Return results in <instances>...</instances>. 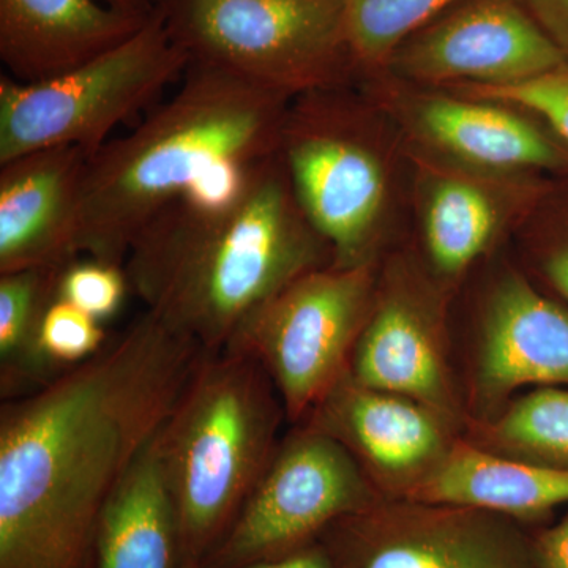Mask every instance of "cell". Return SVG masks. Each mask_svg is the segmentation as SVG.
Listing matches in <instances>:
<instances>
[{"label": "cell", "mask_w": 568, "mask_h": 568, "mask_svg": "<svg viewBox=\"0 0 568 568\" xmlns=\"http://www.w3.org/2000/svg\"><path fill=\"white\" fill-rule=\"evenodd\" d=\"M287 420L263 366L242 351H205L156 444L178 511L181 556L203 562L264 476Z\"/></svg>", "instance_id": "obj_5"}, {"label": "cell", "mask_w": 568, "mask_h": 568, "mask_svg": "<svg viewBox=\"0 0 568 568\" xmlns=\"http://www.w3.org/2000/svg\"><path fill=\"white\" fill-rule=\"evenodd\" d=\"M297 425L342 444L387 499L413 496L458 443L462 426L416 399L362 386L349 373Z\"/></svg>", "instance_id": "obj_16"}, {"label": "cell", "mask_w": 568, "mask_h": 568, "mask_svg": "<svg viewBox=\"0 0 568 568\" xmlns=\"http://www.w3.org/2000/svg\"><path fill=\"white\" fill-rule=\"evenodd\" d=\"M457 0H345L358 80L383 69L399 41Z\"/></svg>", "instance_id": "obj_23"}, {"label": "cell", "mask_w": 568, "mask_h": 568, "mask_svg": "<svg viewBox=\"0 0 568 568\" xmlns=\"http://www.w3.org/2000/svg\"><path fill=\"white\" fill-rule=\"evenodd\" d=\"M536 568H568V515L534 536Z\"/></svg>", "instance_id": "obj_29"}, {"label": "cell", "mask_w": 568, "mask_h": 568, "mask_svg": "<svg viewBox=\"0 0 568 568\" xmlns=\"http://www.w3.org/2000/svg\"><path fill=\"white\" fill-rule=\"evenodd\" d=\"M149 2H151L152 6L155 7V3L159 2V0H149Z\"/></svg>", "instance_id": "obj_32"}, {"label": "cell", "mask_w": 568, "mask_h": 568, "mask_svg": "<svg viewBox=\"0 0 568 568\" xmlns=\"http://www.w3.org/2000/svg\"><path fill=\"white\" fill-rule=\"evenodd\" d=\"M452 297L429 274L416 245L390 250L381 261L375 305L351 358L353 379L416 399L463 425L448 362Z\"/></svg>", "instance_id": "obj_12"}, {"label": "cell", "mask_w": 568, "mask_h": 568, "mask_svg": "<svg viewBox=\"0 0 568 568\" xmlns=\"http://www.w3.org/2000/svg\"><path fill=\"white\" fill-rule=\"evenodd\" d=\"M110 339L102 321L63 298L52 301L41 321V354L58 372L91 361Z\"/></svg>", "instance_id": "obj_25"}, {"label": "cell", "mask_w": 568, "mask_h": 568, "mask_svg": "<svg viewBox=\"0 0 568 568\" xmlns=\"http://www.w3.org/2000/svg\"><path fill=\"white\" fill-rule=\"evenodd\" d=\"M470 375V422L488 420L521 387L568 386V308L517 264H497L481 287Z\"/></svg>", "instance_id": "obj_15"}, {"label": "cell", "mask_w": 568, "mask_h": 568, "mask_svg": "<svg viewBox=\"0 0 568 568\" xmlns=\"http://www.w3.org/2000/svg\"><path fill=\"white\" fill-rule=\"evenodd\" d=\"M190 55L153 7L140 31L91 62L40 82L0 77V164L52 148L92 156L111 133L185 74Z\"/></svg>", "instance_id": "obj_7"}, {"label": "cell", "mask_w": 568, "mask_h": 568, "mask_svg": "<svg viewBox=\"0 0 568 568\" xmlns=\"http://www.w3.org/2000/svg\"><path fill=\"white\" fill-rule=\"evenodd\" d=\"M156 436L104 508L93 568H178V511Z\"/></svg>", "instance_id": "obj_20"}, {"label": "cell", "mask_w": 568, "mask_h": 568, "mask_svg": "<svg viewBox=\"0 0 568 568\" xmlns=\"http://www.w3.org/2000/svg\"><path fill=\"white\" fill-rule=\"evenodd\" d=\"M567 62L521 0H457L396 44L384 73L433 88H508Z\"/></svg>", "instance_id": "obj_13"}, {"label": "cell", "mask_w": 568, "mask_h": 568, "mask_svg": "<svg viewBox=\"0 0 568 568\" xmlns=\"http://www.w3.org/2000/svg\"><path fill=\"white\" fill-rule=\"evenodd\" d=\"M129 290V276L123 265L92 257L71 261L63 267L59 280V298L102 323L122 308Z\"/></svg>", "instance_id": "obj_26"}, {"label": "cell", "mask_w": 568, "mask_h": 568, "mask_svg": "<svg viewBox=\"0 0 568 568\" xmlns=\"http://www.w3.org/2000/svg\"><path fill=\"white\" fill-rule=\"evenodd\" d=\"M457 91L519 104L538 115L568 148V61L508 88H455Z\"/></svg>", "instance_id": "obj_27"}, {"label": "cell", "mask_w": 568, "mask_h": 568, "mask_svg": "<svg viewBox=\"0 0 568 568\" xmlns=\"http://www.w3.org/2000/svg\"><path fill=\"white\" fill-rule=\"evenodd\" d=\"M383 496L342 444L297 425L246 497L204 568H244L320 544L338 519Z\"/></svg>", "instance_id": "obj_10"}, {"label": "cell", "mask_w": 568, "mask_h": 568, "mask_svg": "<svg viewBox=\"0 0 568 568\" xmlns=\"http://www.w3.org/2000/svg\"><path fill=\"white\" fill-rule=\"evenodd\" d=\"M111 6L119 7L122 10L130 11H151L153 6L149 0H104Z\"/></svg>", "instance_id": "obj_31"}, {"label": "cell", "mask_w": 568, "mask_h": 568, "mask_svg": "<svg viewBox=\"0 0 568 568\" xmlns=\"http://www.w3.org/2000/svg\"><path fill=\"white\" fill-rule=\"evenodd\" d=\"M290 102L233 73L190 62L170 100L89 156L78 256L125 267L142 227L213 168L278 152Z\"/></svg>", "instance_id": "obj_3"}, {"label": "cell", "mask_w": 568, "mask_h": 568, "mask_svg": "<svg viewBox=\"0 0 568 568\" xmlns=\"http://www.w3.org/2000/svg\"><path fill=\"white\" fill-rule=\"evenodd\" d=\"M379 265H325L298 276L254 310L227 343L263 366L291 424H301L349 373L375 305Z\"/></svg>", "instance_id": "obj_8"}, {"label": "cell", "mask_w": 568, "mask_h": 568, "mask_svg": "<svg viewBox=\"0 0 568 568\" xmlns=\"http://www.w3.org/2000/svg\"><path fill=\"white\" fill-rule=\"evenodd\" d=\"M534 536L481 508L383 497L335 521L320 545L335 568H536Z\"/></svg>", "instance_id": "obj_11"}, {"label": "cell", "mask_w": 568, "mask_h": 568, "mask_svg": "<svg viewBox=\"0 0 568 568\" xmlns=\"http://www.w3.org/2000/svg\"><path fill=\"white\" fill-rule=\"evenodd\" d=\"M89 155L78 148L0 164V274L77 260L78 213Z\"/></svg>", "instance_id": "obj_17"}, {"label": "cell", "mask_w": 568, "mask_h": 568, "mask_svg": "<svg viewBox=\"0 0 568 568\" xmlns=\"http://www.w3.org/2000/svg\"><path fill=\"white\" fill-rule=\"evenodd\" d=\"M521 3L568 61V0H521Z\"/></svg>", "instance_id": "obj_28"}, {"label": "cell", "mask_w": 568, "mask_h": 568, "mask_svg": "<svg viewBox=\"0 0 568 568\" xmlns=\"http://www.w3.org/2000/svg\"><path fill=\"white\" fill-rule=\"evenodd\" d=\"M355 84L381 108L413 159L506 178L568 175V148L519 104L398 80L384 71Z\"/></svg>", "instance_id": "obj_9"}, {"label": "cell", "mask_w": 568, "mask_h": 568, "mask_svg": "<svg viewBox=\"0 0 568 568\" xmlns=\"http://www.w3.org/2000/svg\"><path fill=\"white\" fill-rule=\"evenodd\" d=\"M469 426L470 443L478 447L534 465L568 467V390L538 388Z\"/></svg>", "instance_id": "obj_22"}, {"label": "cell", "mask_w": 568, "mask_h": 568, "mask_svg": "<svg viewBox=\"0 0 568 568\" xmlns=\"http://www.w3.org/2000/svg\"><path fill=\"white\" fill-rule=\"evenodd\" d=\"M65 265L0 274V395L17 398L61 375L40 349L44 313L59 297Z\"/></svg>", "instance_id": "obj_21"}, {"label": "cell", "mask_w": 568, "mask_h": 568, "mask_svg": "<svg viewBox=\"0 0 568 568\" xmlns=\"http://www.w3.org/2000/svg\"><path fill=\"white\" fill-rule=\"evenodd\" d=\"M205 349L145 310L91 361L0 406V568H93L111 497Z\"/></svg>", "instance_id": "obj_1"}, {"label": "cell", "mask_w": 568, "mask_h": 568, "mask_svg": "<svg viewBox=\"0 0 568 568\" xmlns=\"http://www.w3.org/2000/svg\"><path fill=\"white\" fill-rule=\"evenodd\" d=\"M410 222L429 274L452 294L487 263L555 179L506 178L413 159Z\"/></svg>", "instance_id": "obj_14"}, {"label": "cell", "mask_w": 568, "mask_h": 568, "mask_svg": "<svg viewBox=\"0 0 568 568\" xmlns=\"http://www.w3.org/2000/svg\"><path fill=\"white\" fill-rule=\"evenodd\" d=\"M190 61L293 100L355 84L345 0H159Z\"/></svg>", "instance_id": "obj_6"}, {"label": "cell", "mask_w": 568, "mask_h": 568, "mask_svg": "<svg viewBox=\"0 0 568 568\" xmlns=\"http://www.w3.org/2000/svg\"><path fill=\"white\" fill-rule=\"evenodd\" d=\"M407 499L481 508L526 525L568 503V467L534 465L458 439Z\"/></svg>", "instance_id": "obj_19"}, {"label": "cell", "mask_w": 568, "mask_h": 568, "mask_svg": "<svg viewBox=\"0 0 568 568\" xmlns=\"http://www.w3.org/2000/svg\"><path fill=\"white\" fill-rule=\"evenodd\" d=\"M178 568L204 567L197 560L181 559ZM244 568H335V566L332 559L328 558L327 551L317 544L315 547L306 548L304 551L287 556V558L267 560V562L253 564V566Z\"/></svg>", "instance_id": "obj_30"}, {"label": "cell", "mask_w": 568, "mask_h": 568, "mask_svg": "<svg viewBox=\"0 0 568 568\" xmlns=\"http://www.w3.org/2000/svg\"><path fill=\"white\" fill-rule=\"evenodd\" d=\"M528 275L568 301V183L551 182L511 239Z\"/></svg>", "instance_id": "obj_24"}, {"label": "cell", "mask_w": 568, "mask_h": 568, "mask_svg": "<svg viewBox=\"0 0 568 568\" xmlns=\"http://www.w3.org/2000/svg\"><path fill=\"white\" fill-rule=\"evenodd\" d=\"M151 13L104 0H0V61L22 84L51 80L114 50Z\"/></svg>", "instance_id": "obj_18"}, {"label": "cell", "mask_w": 568, "mask_h": 568, "mask_svg": "<svg viewBox=\"0 0 568 568\" xmlns=\"http://www.w3.org/2000/svg\"><path fill=\"white\" fill-rule=\"evenodd\" d=\"M334 265L331 246L295 200L278 152L226 162L153 215L126 254L145 310L205 351L298 276Z\"/></svg>", "instance_id": "obj_2"}, {"label": "cell", "mask_w": 568, "mask_h": 568, "mask_svg": "<svg viewBox=\"0 0 568 568\" xmlns=\"http://www.w3.org/2000/svg\"><path fill=\"white\" fill-rule=\"evenodd\" d=\"M278 155L336 267L381 263L399 245L410 219L413 160L386 112L357 84L291 100Z\"/></svg>", "instance_id": "obj_4"}]
</instances>
